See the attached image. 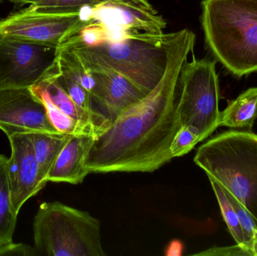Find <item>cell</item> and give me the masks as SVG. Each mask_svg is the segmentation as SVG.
Wrapping results in <instances>:
<instances>
[{"label": "cell", "instance_id": "obj_1", "mask_svg": "<svg viewBox=\"0 0 257 256\" xmlns=\"http://www.w3.org/2000/svg\"><path fill=\"white\" fill-rule=\"evenodd\" d=\"M195 44L193 32H175L163 78L95 137L86 157L89 172H154L173 159L171 144L181 127L176 111L180 75Z\"/></svg>", "mask_w": 257, "mask_h": 256}, {"label": "cell", "instance_id": "obj_2", "mask_svg": "<svg viewBox=\"0 0 257 256\" xmlns=\"http://www.w3.org/2000/svg\"><path fill=\"white\" fill-rule=\"evenodd\" d=\"M202 29L215 58L235 76L257 72V0H203Z\"/></svg>", "mask_w": 257, "mask_h": 256}, {"label": "cell", "instance_id": "obj_3", "mask_svg": "<svg viewBox=\"0 0 257 256\" xmlns=\"http://www.w3.org/2000/svg\"><path fill=\"white\" fill-rule=\"evenodd\" d=\"M174 35H141L93 46L71 37L60 46L72 51L84 66H102L118 72L147 95L164 75Z\"/></svg>", "mask_w": 257, "mask_h": 256}, {"label": "cell", "instance_id": "obj_4", "mask_svg": "<svg viewBox=\"0 0 257 256\" xmlns=\"http://www.w3.org/2000/svg\"><path fill=\"white\" fill-rule=\"evenodd\" d=\"M194 162L241 203L257 228V135L228 131L199 147Z\"/></svg>", "mask_w": 257, "mask_h": 256}, {"label": "cell", "instance_id": "obj_5", "mask_svg": "<svg viewBox=\"0 0 257 256\" xmlns=\"http://www.w3.org/2000/svg\"><path fill=\"white\" fill-rule=\"evenodd\" d=\"M100 228L99 219L88 212L45 202L33 221L34 246L39 255L104 256Z\"/></svg>", "mask_w": 257, "mask_h": 256}, {"label": "cell", "instance_id": "obj_6", "mask_svg": "<svg viewBox=\"0 0 257 256\" xmlns=\"http://www.w3.org/2000/svg\"><path fill=\"white\" fill-rule=\"evenodd\" d=\"M176 111L181 126L197 135L199 142L220 126V86L216 62L208 59L186 62L179 79Z\"/></svg>", "mask_w": 257, "mask_h": 256}, {"label": "cell", "instance_id": "obj_7", "mask_svg": "<svg viewBox=\"0 0 257 256\" xmlns=\"http://www.w3.org/2000/svg\"><path fill=\"white\" fill-rule=\"evenodd\" d=\"M88 25L80 10H49L30 6L0 21V35L58 48Z\"/></svg>", "mask_w": 257, "mask_h": 256}, {"label": "cell", "instance_id": "obj_8", "mask_svg": "<svg viewBox=\"0 0 257 256\" xmlns=\"http://www.w3.org/2000/svg\"><path fill=\"white\" fill-rule=\"evenodd\" d=\"M84 21L106 30L108 41L118 42L141 35L161 36L166 22L148 0H105L81 9Z\"/></svg>", "mask_w": 257, "mask_h": 256}, {"label": "cell", "instance_id": "obj_9", "mask_svg": "<svg viewBox=\"0 0 257 256\" xmlns=\"http://www.w3.org/2000/svg\"><path fill=\"white\" fill-rule=\"evenodd\" d=\"M57 48L0 35V90L31 88L57 65Z\"/></svg>", "mask_w": 257, "mask_h": 256}, {"label": "cell", "instance_id": "obj_10", "mask_svg": "<svg viewBox=\"0 0 257 256\" xmlns=\"http://www.w3.org/2000/svg\"><path fill=\"white\" fill-rule=\"evenodd\" d=\"M57 73V60L54 70L30 88L43 102L54 127L60 133L66 135L96 137L105 132L111 122L105 117H96L80 109L60 85Z\"/></svg>", "mask_w": 257, "mask_h": 256}, {"label": "cell", "instance_id": "obj_11", "mask_svg": "<svg viewBox=\"0 0 257 256\" xmlns=\"http://www.w3.org/2000/svg\"><path fill=\"white\" fill-rule=\"evenodd\" d=\"M0 130L8 138L16 134L59 133L43 102L30 88L0 90Z\"/></svg>", "mask_w": 257, "mask_h": 256}, {"label": "cell", "instance_id": "obj_12", "mask_svg": "<svg viewBox=\"0 0 257 256\" xmlns=\"http://www.w3.org/2000/svg\"><path fill=\"white\" fill-rule=\"evenodd\" d=\"M9 140L12 153L7 161L8 174L14 209L18 214L23 205L42 190L46 183L41 179L28 134H16Z\"/></svg>", "mask_w": 257, "mask_h": 256}, {"label": "cell", "instance_id": "obj_13", "mask_svg": "<svg viewBox=\"0 0 257 256\" xmlns=\"http://www.w3.org/2000/svg\"><path fill=\"white\" fill-rule=\"evenodd\" d=\"M84 67L92 72L96 81L90 94L95 110L105 116L111 123L125 110L145 96L130 80L112 69L98 66Z\"/></svg>", "mask_w": 257, "mask_h": 256}, {"label": "cell", "instance_id": "obj_14", "mask_svg": "<svg viewBox=\"0 0 257 256\" xmlns=\"http://www.w3.org/2000/svg\"><path fill=\"white\" fill-rule=\"evenodd\" d=\"M94 138L93 135H71L48 174V181L74 185L82 183L90 173L85 160Z\"/></svg>", "mask_w": 257, "mask_h": 256}, {"label": "cell", "instance_id": "obj_15", "mask_svg": "<svg viewBox=\"0 0 257 256\" xmlns=\"http://www.w3.org/2000/svg\"><path fill=\"white\" fill-rule=\"evenodd\" d=\"M28 135L34 149L41 179L47 183L48 174L71 135L35 132Z\"/></svg>", "mask_w": 257, "mask_h": 256}, {"label": "cell", "instance_id": "obj_16", "mask_svg": "<svg viewBox=\"0 0 257 256\" xmlns=\"http://www.w3.org/2000/svg\"><path fill=\"white\" fill-rule=\"evenodd\" d=\"M257 118V87L248 89L231 101L221 112L220 126L247 128L250 130Z\"/></svg>", "mask_w": 257, "mask_h": 256}, {"label": "cell", "instance_id": "obj_17", "mask_svg": "<svg viewBox=\"0 0 257 256\" xmlns=\"http://www.w3.org/2000/svg\"><path fill=\"white\" fill-rule=\"evenodd\" d=\"M8 158L0 154V245L12 242L18 222L12 203L7 168Z\"/></svg>", "mask_w": 257, "mask_h": 256}, {"label": "cell", "instance_id": "obj_18", "mask_svg": "<svg viewBox=\"0 0 257 256\" xmlns=\"http://www.w3.org/2000/svg\"><path fill=\"white\" fill-rule=\"evenodd\" d=\"M209 180L211 182L214 194H215L216 198L218 201L223 219L229 228V232L232 234V237L236 242L237 244L246 246L242 228H241L239 219H238L233 207L231 205L229 199L225 195L224 192L220 187V185L212 179L209 178Z\"/></svg>", "mask_w": 257, "mask_h": 256}, {"label": "cell", "instance_id": "obj_19", "mask_svg": "<svg viewBox=\"0 0 257 256\" xmlns=\"http://www.w3.org/2000/svg\"><path fill=\"white\" fill-rule=\"evenodd\" d=\"M57 78L60 85L80 109L96 117H105L102 114L96 112L93 106L91 96L79 83L72 79L64 72H60L59 69Z\"/></svg>", "mask_w": 257, "mask_h": 256}, {"label": "cell", "instance_id": "obj_20", "mask_svg": "<svg viewBox=\"0 0 257 256\" xmlns=\"http://www.w3.org/2000/svg\"><path fill=\"white\" fill-rule=\"evenodd\" d=\"M11 3L24 6H34L39 9L49 10H80L85 7H91L105 0H9Z\"/></svg>", "mask_w": 257, "mask_h": 256}, {"label": "cell", "instance_id": "obj_21", "mask_svg": "<svg viewBox=\"0 0 257 256\" xmlns=\"http://www.w3.org/2000/svg\"><path fill=\"white\" fill-rule=\"evenodd\" d=\"M222 189H223L225 195L229 199L231 205L233 207L234 210H235L237 216L239 219L240 224H241V228H242L243 234H244L245 246L249 249H252L253 237H254L255 233L257 231L256 224H255L254 221H253V218L251 217L250 213L244 208L241 203L238 201L233 195H231L227 191L224 190L223 188H222Z\"/></svg>", "mask_w": 257, "mask_h": 256}, {"label": "cell", "instance_id": "obj_22", "mask_svg": "<svg viewBox=\"0 0 257 256\" xmlns=\"http://www.w3.org/2000/svg\"><path fill=\"white\" fill-rule=\"evenodd\" d=\"M198 143H199V139L197 135L188 128L181 126L175 134L171 144L172 157H180L187 154Z\"/></svg>", "mask_w": 257, "mask_h": 256}, {"label": "cell", "instance_id": "obj_23", "mask_svg": "<svg viewBox=\"0 0 257 256\" xmlns=\"http://www.w3.org/2000/svg\"><path fill=\"white\" fill-rule=\"evenodd\" d=\"M35 246L13 241L0 245V256H39Z\"/></svg>", "mask_w": 257, "mask_h": 256}, {"label": "cell", "instance_id": "obj_24", "mask_svg": "<svg viewBox=\"0 0 257 256\" xmlns=\"http://www.w3.org/2000/svg\"><path fill=\"white\" fill-rule=\"evenodd\" d=\"M197 255H250L255 256L252 249L236 244L235 246H226V247H215L208 249L205 252L196 254Z\"/></svg>", "mask_w": 257, "mask_h": 256}, {"label": "cell", "instance_id": "obj_25", "mask_svg": "<svg viewBox=\"0 0 257 256\" xmlns=\"http://www.w3.org/2000/svg\"><path fill=\"white\" fill-rule=\"evenodd\" d=\"M183 252V243L179 240H173L166 248V255H181Z\"/></svg>", "mask_w": 257, "mask_h": 256}, {"label": "cell", "instance_id": "obj_26", "mask_svg": "<svg viewBox=\"0 0 257 256\" xmlns=\"http://www.w3.org/2000/svg\"><path fill=\"white\" fill-rule=\"evenodd\" d=\"M255 256H257V231L255 233L254 237H253V247H252Z\"/></svg>", "mask_w": 257, "mask_h": 256}, {"label": "cell", "instance_id": "obj_27", "mask_svg": "<svg viewBox=\"0 0 257 256\" xmlns=\"http://www.w3.org/2000/svg\"><path fill=\"white\" fill-rule=\"evenodd\" d=\"M1 1H2V0H0V2H1Z\"/></svg>", "mask_w": 257, "mask_h": 256}]
</instances>
